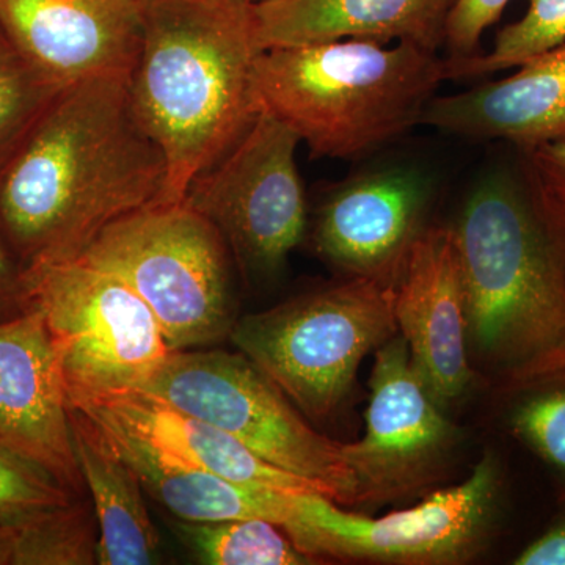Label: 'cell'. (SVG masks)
Listing matches in <instances>:
<instances>
[{
	"mask_svg": "<svg viewBox=\"0 0 565 565\" xmlns=\"http://www.w3.org/2000/svg\"><path fill=\"white\" fill-rule=\"evenodd\" d=\"M166 182L129 77H93L58 93L3 174L0 221L25 267L68 262L111 223L163 202Z\"/></svg>",
	"mask_w": 565,
	"mask_h": 565,
	"instance_id": "6da1fadb",
	"label": "cell"
},
{
	"mask_svg": "<svg viewBox=\"0 0 565 565\" xmlns=\"http://www.w3.org/2000/svg\"><path fill=\"white\" fill-rule=\"evenodd\" d=\"M451 230L473 370L508 393L565 375V237L522 166L487 173Z\"/></svg>",
	"mask_w": 565,
	"mask_h": 565,
	"instance_id": "7a4b0ae2",
	"label": "cell"
},
{
	"mask_svg": "<svg viewBox=\"0 0 565 565\" xmlns=\"http://www.w3.org/2000/svg\"><path fill=\"white\" fill-rule=\"evenodd\" d=\"M143 39L129 79L141 125L167 161L163 202L222 159L259 114L255 3L141 0Z\"/></svg>",
	"mask_w": 565,
	"mask_h": 565,
	"instance_id": "3957f363",
	"label": "cell"
},
{
	"mask_svg": "<svg viewBox=\"0 0 565 565\" xmlns=\"http://www.w3.org/2000/svg\"><path fill=\"white\" fill-rule=\"evenodd\" d=\"M445 79L437 52L371 40L274 47L255 65L259 110L289 126L313 158H362L396 139L422 122Z\"/></svg>",
	"mask_w": 565,
	"mask_h": 565,
	"instance_id": "277c9868",
	"label": "cell"
},
{
	"mask_svg": "<svg viewBox=\"0 0 565 565\" xmlns=\"http://www.w3.org/2000/svg\"><path fill=\"white\" fill-rule=\"evenodd\" d=\"M139 294L170 351L230 337L234 319L230 250L185 202L154 203L111 223L79 256Z\"/></svg>",
	"mask_w": 565,
	"mask_h": 565,
	"instance_id": "5b68a950",
	"label": "cell"
},
{
	"mask_svg": "<svg viewBox=\"0 0 565 565\" xmlns=\"http://www.w3.org/2000/svg\"><path fill=\"white\" fill-rule=\"evenodd\" d=\"M396 333L392 288L349 278L244 316L230 338L303 415L322 419L343 404L364 356Z\"/></svg>",
	"mask_w": 565,
	"mask_h": 565,
	"instance_id": "8992f818",
	"label": "cell"
},
{
	"mask_svg": "<svg viewBox=\"0 0 565 565\" xmlns=\"http://www.w3.org/2000/svg\"><path fill=\"white\" fill-rule=\"evenodd\" d=\"M139 390L232 435L275 467L313 482L333 503L355 508V476L344 460L343 444L316 433L244 353L170 352Z\"/></svg>",
	"mask_w": 565,
	"mask_h": 565,
	"instance_id": "52a82bcc",
	"label": "cell"
},
{
	"mask_svg": "<svg viewBox=\"0 0 565 565\" xmlns=\"http://www.w3.org/2000/svg\"><path fill=\"white\" fill-rule=\"evenodd\" d=\"M22 285L46 321L70 404L139 390L172 352L148 305L109 270L40 263L24 267Z\"/></svg>",
	"mask_w": 565,
	"mask_h": 565,
	"instance_id": "ba28073f",
	"label": "cell"
},
{
	"mask_svg": "<svg viewBox=\"0 0 565 565\" xmlns=\"http://www.w3.org/2000/svg\"><path fill=\"white\" fill-rule=\"evenodd\" d=\"M501 467L487 451L460 484L430 493L415 508L371 519L338 508L322 493L296 494L282 530L313 559L451 565L489 545L501 497Z\"/></svg>",
	"mask_w": 565,
	"mask_h": 565,
	"instance_id": "9c48e42d",
	"label": "cell"
},
{
	"mask_svg": "<svg viewBox=\"0 0 565 565\" xmlns=\"http://www.w3.org/2000/svg\"><path fill=\"white\" fill-rule=\"evenodd\" d=\"M299 136L259 110L241 140L189 185V206L217 228L241 270L274 277L307 230Z\"/></svg>",
	"mask_w": 565,
	"mask_h": 565,
	"instance_id": "30bf717a",
	"label": "cell"
},
{
	"mask_svg": "<svg viewBox=\"0 0 565 565\" xmlns=\"http://www.w3.org/2000/svg\"><path fill=\"white\" fill-rule=\"evenodd\" d=\"M366 433L341 451L355 476V505L384 504L426 490L440 478L459 430L440 411L394 334L375 351Z\"/></svg>",
	"mask_w": 565,
	"mask_h": 565,
	"instance_id": "8fae6325",
	"label": "cell"
},
{
	"mask_svg": "<svg viewBox=\"0 0 565 565\" xmlns=\"http://www.w3.org/2000/svg\"><path fill=\"white\" fill-rule=\"evenodd\" d=\"M14 52L66 88L93 77H129L143 39L141 0H0Z\"/></svg>",
	"mask_w": 565,
	"mask_h": 565,
	"instance_id": "7c38bea8",
	"label": "cell"
},
{
	"mask_svg": "<svg viewBox=\"0 0 565 565\" xmlns=\"http://www.w3.org/2000/svg\"><path fill=\"white\" fill-rule=\"evenodd\" d=\"M429 191L418 173L373 170L333 185L316 215V252L348 275L393 288L426 226Z\"/></svg>",
	"mask_w": 565,
	"mask_h": 565,
	"instance_id": "4fadbf2b",
	"label": "cell"
},
{
	"mask_svg": "<svg viewBox=\"0 0 565 565\" xmlns=\"http://www.w3.org/2000/svg\"><path fill=\"white\" fill-rule=\"evenodd\" d=\"M397 330L434 399H460L476 373L468 355L467 311L451 226H427L392 288Z\"/></svg>",
	"mask_w": 565,
	"mask_h": 565,
	"instance_id": "5bb4252c",
	"label": "cell"
},
{
	"mask_svg": "<svg viewBox=\"0 0 565 565\" xmlns=\"http://www.w3.org/2000/svg\"><path fill=\"white\" fill-rule=\"evenodd\" d=\"M0 441L79 492L65 379L44 316L35 307L0 321Z\"/></svg>",
	"mask_w": 565,
	"mask_h": 565,
	"instance_id": "9a60e30c",
	"label": "cell"
},
{
	"mask_svg": "<svg viewBox=\"0 0 565 565\" xmlns=\"http://www.w3.org/2000/svg\"><path fill=\"white\" fill-rule=\"evenodd\" d=\"M70 407L92 423L131 435L163 459L193 470L221 476L253 489L322 493L313 482L267 462L232 435L140 390L90 397L70 404Z\"/></svg>",
	"mask_w": 565,
	"mask_h": 565,
	"instance_id": "2e32d148",
	"label": "cell"
},
{
	"mask_svg": "<svg viewBox=\"0 0 565 565\" xmlns=\"http://www.w3.org/2000/svg\"><path fill=\"white\" fill-rule=\"evenodd\" d=\"M519 73L473 90L430 99L419 125L471 139H503L530 148L565 137V43Z\"/></svg>",
	"mask_w": 565,
	"mask_h": 565,
	"instance_id": "e0dca14e",
	"label": "cell"
},
{
	"mask_svg": "<svg viewBox=\"0 0 565 565\" xmlns=\"http://www.w3.org/2000/svg\"><path fill=\"white\" fill-rule=\"evenodd\" d=\"M457 0H266L255 3L262 51L337 40L416 44L438 51Z\"/></svg>",
	"mask_w": 565,
	"mask_h": 565,
	"instance_id": "ac0fdd59",
	"label": "cell"
},
{
	"mask_svg": "<svg viewBox=\"0 0 565 565\" xmlns=\"http://www.w3.org/2000/svg\"><path fill=\"white\" fill-rule=\"evenodd\" d=\"M95 426L118 455L131 465L143 489L182 522L262 519L281 527L291 522L296 494L299 493L236 484L221 476L163 459L143 441L114 427Z\"/></svg>",
	"mask_w": 565,
	"mask_h": 565,
	"instance_id": "d6986e66",
	"label": "cell"
},
{
	"mask_svg": "<svg viewBox=\"0 0 565 565\" xmlns=\"http://www.w3.org/2000/svg\"><path fill=\"white\" fill-rule=\"evenodd\" d=\"M70 416L74 455L98 522V564L154 563L161 539L141 494L139 476L90 419L73 407Z\"/></svg>",
	"mask_w": 565,
	"mask_h": 565,
	"instance_id": "ffe728a7",
	"label": "cell"
},
{
	"mask_svg": "<svg viewBox=\"0 0 565 565\" xmlns=\"http://www.w3.org/2000/svg\"><path fill=\"white\" fill-rule=\"evenodd\" d=\"M199 563L207 565H308L313 557L297 548L281 526L262 519L177 525Z\"/></svg>",
	"mask_w": 565,
	"mask_h": 565,
	"instance_id": "44dd1931",
	"label": "cell"
},
{
	"mask_svg": "<svg viewBox=\"0 0 565 565\" xmlns=\"http://www.w3.org/2000/svg\"><path fill=\"white\" fill-rule=\"evenodd\" d=\"M10 535L11 565L98 564V522L76 500L11 527Z\"/></svg>",
	"mask_w": 565,
	"mask_h": 565,
	"instance_id": "7402d4cb",
	"label": "cell"
},
{
	"mask_svg": "<svg viewBox=\"0 0 565 565\" xmlns=\"http://www.w3.org/2000/svg\"><path fill=\"white\" fill-rule=\"evenodd\" d=\"M565 43V0H530L522 20L498 32L489 54L446 58V79L481 77L522 66Z\"/></svg>",
	"mask_w": 565,
	"mask_h": 565,
	"instance_id": "603a6c76",
	"label": "cell"
},
{
	"mask_svg": "<svg viewBox=\"0 0 565 565\" xmlns=\"http://www.w3.org/2000/svg\"><path fill=\"white\" fill-rule=\"evenodd\" d=\"M62 90L20 55L0 58V181Z\"/></svg>",
	"mask_w": 565,
	"mask_h": 565,
	"instance_id": "cb8c5ba5",
	"label": "cell"
},
{
	"mask_svg": "<svg viewBox=\"0 0 565 565\" xmlns=\"http://www.w3.org/2000/svg\"><path fill=\"white\" fill-rule=\"evenodd\" d=\"M76 492L44 465L0 441V527H17L73 503Z\"/></svg>",
	"mask_w": 565,
	"mask_h": 565,
	"instance_id": "d4e9b609",
	"label": "cell"
},
{
	"mask_svg": "<svg viewBox=\"0 0 565 565\" xmlns=\"http://www.w3.org/2000/svg\"><path fill=\"white\" fill-rule=\"evenodd\" d=\"M515 394L512 433L565 479V375Z\"/></svg>",
	"mask_w": 565,
	"mask_h": 565,
	"instance_id": "484cf974",
	"label": "cell"
},
{
	"mask_svg": "<svg viewBox=\"0 0 565 565\" xmlns=\"http://www.w3.org/2000/svg\"><path fill=\"white\" fill-rule=\"evenodd\" d=\"M520 166L546 217L565 237V137L519 148Z\"/></svg>",
	"mask_w": 565,
	"mask_h": 565,
	"instance_id": "4316f807",
	"label": "cell"
},
{
	"mask_svg": "<svg viewBox=\"0 0 565 565\" xmlns=\"http://www.w3.org/2000/svg\"><path fill=\"white\" fill-rule=\"evenodd\" d=\"M511 0H457L446 24L449 58H465L478 54L482 33L500 20Z\"/></svg>",
	"mask_w": 565,
	"mask_h": 565,
	"instance_id": "83f0119b",
	"label": "cell"
},
{
	"mask_svg": "<svg viewBox=\"0 0 565 565\" xmlns=\"http://www.w3.org/2000/svg\"><path fill=\"white\" fill-rule=\"evenodd\" d=\"M515 565H565V512L514 559Z\"/></svg>",
	"mask_w": 565,
	"mask_h": 565,
	"instance_id": "f1b7e54d",
	"label": "cell"
},
{
	"mask_svg": "<svg viewBox=\"0 0 565 565\" xmlns=\"http://www.w3.org/2000/svg\"><path fill=\"white\" fill-rule=\"evenodd\" d=\"M28 308L22 270L14 269L6 248L0 244V321L20 316Z\"/></svg>",
	"mask_w": 565,
	"mask_h": 565,
	"instance_id": "f546056e",
	"label": "cell"
},
{
	"mask_svg": "<svg viewBox=\"0 0 565 565\" xmlns=\"http://www.w3.org/2000/svg\"><path fill=\"white\" fill-rule=\"evenodd\" d=\"M10 530H7V527H0V565L10 564Z\"/></svg>",
	"mask_w": 565,
	"mask_h": 565,
	"instance_id": "4dcf8cb0",
	"label": "cell"
},
{
	"mask_svg": "<svg viewBox=\"0 0 565 565\" xmlns=\"http://www.w3.org/2000/svg\"><path fill=\"white\" fill-rule=\"evenodd\" d=\"M11 54H17V52H14L9 39H7L6 32H3L2 25H0V58L9 57Z\"/></svg>",
	"mask_w": 565,
	"mask_h": 565,
	"instance_id": "1f68e13d",
	"label": "cell"
},
{
	"mask_svg": "<svg viewBox=\"0 0 565 565\" xmlns=\"http://www.w3.org/2000/svg\"><path fill=\"white\" fill-rule=\"evenodd\" d=\"M248 2L258 3V2H266V0H248Z\"/></svg>",
	"mask_w": 565,
	"mask_h": 565,
	"instance_id": "d6a6232c",
	"label": "cell"
}]
</instances>
